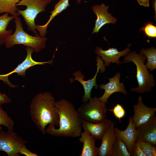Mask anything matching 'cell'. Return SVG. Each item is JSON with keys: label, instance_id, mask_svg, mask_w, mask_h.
Returning a JSON list of instances; mask_svg holds the SVG:
<instances>
[{"label": "cell", "instance_id": "cell-1", "mask_svg": "<svg viewBox=\"0 0 156 156\" xmlns=\"http://www.w3.org/2000/svg\"><path fill=\"white\" fill-rule=\"evenodd\" d=\"M55 98L49 92L38 93L30 104L29 112L33 123L44 134L49 126H59V117Z\"/></svg>", "mask_w": 156, "mask_h": 156}, {"label": "cell", "instance_id": "cell-2", "mask_svg": "<svg viewBox=\"0 0 156 156\" xmlns=\"http://www.w3.org/2000/svg\"><path fill=\"white\" fill-rule=\"evenodd\" d=\"M59 117V126H48L46 133L56 137L75 138L80 135L82 120L74 105L70 101L62 99L55 101Z\"/></svg>", "mask_w": 156, "mask_h": 156}, {"label": "cell", "instance_id": "cell-3", "mask_svg": "<svg viewBox=\"0 0 156 156\" xmlns=\"http://www.w3.org/2000/svg\"><path fill=\"white\" fill-rule=\"evenodd\" d=\"M16 29L14 32L4 40L5 47L9 48L16 44H23L33 48L37 53L45 48L47 38L38 34L30 35L24 30L20 18L18 16L14 18Z\"/></svg>", "mask_w": 156, "mask_h": 156}, {"label": "cell", "instance_id": "cell-4", "mask_svg": "<svg viewBox=\"0 0 156 156\" xmlns=\"http://www.w3.org/2000/svg\"><path fill=\"white\" fill-rule=\"evenodd\" d=\"M146 60L145 56L140 53L138 54L135 51L129 52L125 56L122 63L133 62L136 66L137 80L138 86L131 89L133 92L144 93L151 92L155 86L154 75L149 73L148 68L144 64Z\"/></svg>", "mask_w": 156, "mask_h": 156}, {"label": "cell", "instance_id": "cell-5", "mask_svg": "<svg viewBox=\"0 0 156 156\" xmlns=\"http://www.w3.org/2000/svg\"><path fill=\"white\" fill-rule=\"evenodd\" d=\"M82 120L93 123L101 122L107 118L106 103L96 97L91 98L77 110Z\"/></svg>", "mask_w": 156, "mask_h": 156}, {"label": "cell", "instance_id": "cell-6", "mask_svg": "<svg viewBox=\"0 0 156 156\" xmlns=\"http://www.w3.org/2000/svg\"><path fill=\"white\" fill-rule=\"evenodd\" d=\"M51 1V0H21L17 4V6H26L24 10H18L17 13L23 16L27 29L36 35L38 34L35 29V19L39 13L45 11V7Z\"/></svg>", "mask_w": 156, "mask_h": 156}, {"label": "cell", "instance_id": "cell-7", "mask_svg": "<svg viewBox=\"0 0 156 156\" xmlns=\"http://www.w3.org/2000/svg\"><path fill=\"white\" fill-rule=\"evenodd\" d=\"M28 142L13 131H0V151L8 156H20L19 150Z\"/></svg>", "mask_w": 156, "mask_h": 156}, {"label": "cell", "instance_id": "cell-8", "mask_svg": "<svg viewBox=\"0 0 156 156\" xmlns=\"http://www.w3.org/2000/svg\"><path fill=\"white\" fill-rule=\"evenodd\" d=\"M27 55L25 59L11 72L4 75H0V80L4 81L11 88H15L17 86L12 84L9 81L8 77L14 73H16L18 75L25 77L26 70L29 68L36 65H44L45 64H52L53 60L45 62H39L34 61L32 57V54L34 50L31 47H27L26 49Z\"/></svg>", "mask_w": 156, "mask_h": 156}, {"label": "cell", "instance_id": "cell-9", "mask_svg": "<svg viewBox=\"0 0 156 156\" xmlns=\"http://www.w3.org/2000/svg\"><path fill=\"white\" fill-rule=\"evenodd\" d=\"M96 61H97V71L95 75L92 78L87 81H84L83 79L85 78L84 75L82 74L81 71L79 70L73 73L75 79H72L71 78L70 80L71 83L74 81L77 80L82 85L84 90V94L82 99L83 103L88 102L91 98V90L93 87L94 86L96 89L98 87L96 83V79L99 70H100L101 73L104 72L105 70V66L104 65L103 60L98 55L97 57Z\"/></svg>", "mask_w": 156, "mask_h": 156}, {"label": "cell", "instance_id": "cell-10", "mask_svg": "<svg viewBox=\"0 0 156 156\" xmlns=\"http://www.w3.org/2000/svg\"><path fill=\"white\" fill-rule=\"evenodd\" d=\"M156 108L146 106L143 103L142 96L138 98V103L133 105L134 114L131 119L136 128L144 124L155 116Z\"/></svg>", "mask_w": 156, "mask_h": 156}, {"label": "cell", "instance_id": "cell-11", "mask_svg": "<svg viewBox=\"0 0 156 156\" xmlns=\"http://www.w3.org/2000/svg\"><path fill=\"white\" fill-rule=\"evenodd\" d=\"M114 131L116 136L120 138L125 143L130 156H133L137 140V131L131 117H129V124L125 130L121 131L115 127Z\"/></svg>", "mask_w": 156, "mask_h": 156}, {"label": "cell", "instance_id": "cell-12", "mask_svg": "<svg viewBox=\"0 0 156 156\" xmlns=\"http://www.w3.org/2000/svg\"><path fill=\"white\" fill-rule=\"evenodd\" d=\"M109 8V6H106L103 3L92 7V10L97 16L92 34L98 32L101 28L105 25L108 23L114 24L117 22V19L112 16V14L108 12Z\"/></svg>", "mask_w": 156, "mask_h": 156}, {"label": "cell", "instance_id": "cell-13", "mask_svg": "<svg viewBox=\"0 0 156 156\" xmlns=\"http://www.w3.org/2000/svg\"><path fill=\"white\" fill-rule=\"evenodd\" d=\"M136 128L137 140L156 145V117L155 116L146 122Z\"/></svg>", "mask_w": 156, "mask_h": 156}, {"label": "cell", "instance_id": "cell-14", "mask_svg": "<svg viewBox=\"0 0 156 156\" xmlns=\"http://www.w3.org/2000/svg\"><path fill=\"white\" fill-rule=\"evenodd\" d=\"M120 73L118 72L112 78H109V82L106 84H102L99 86L101 89L105 90L103 95L99 98L100 101L107 103L109 97L115 92H121L125 95L127 94L124 84L120 82Z\"/></svg>", "mask_w": 156, "mask_h": 156}, {"label": "cell", "instance_id": "cell-15", "mask_svg": "<svg viewBox=\"0 0 156 156\" xmlns=\"http://www.w3.org/2000/svg\"><path fill=\"white\" fill-rule=\"evenodd\" d=\"M131 45L129 44L127 47L121 51H119L116 48H109L107 50H103L99 47H97L95 53L99 56H101L102 60H104L105 66L108 67L111 62L115 63L118 65H120L122 62L119 60V58L122 56H125L129 52L130 49H129Z\"/></svg>", "mask_w": 156, "mask_h": 156}, {"label": "cell", "instance_id": "cell-16", "mask_svg": "<svg viewBox=\"0 0 156 156\" xmlns=\"http://www.w3.org/2000/svg\"><path fill=\"white\" fill-rule=\"evenodd\" d=\"M113 122L107 118L98 123L82 120V127L95 139L100 140Z\"/></svg>", "mask_w": 156, "mask_h": 156}, {"label": "cell", "instance_id": "cell-17", "mask_svg": "<svg viewBox=\"0 0 156 156\" xmlns=\"http://www.w3.org/2000/svg\"><path fill=\"white\" fill-rule=\"evenodd\" d=\"M114 125V122L101 138V144L97 148L98 155L112 156V147L116 138Z\"/></svg>", "mask_w": 156, "mask_h": 156}, {"label": "cell", "instance_id": "cell-18", "mask_svg": "<svg viewBox=\"0 0 156 156\" xmlns=\"http://www.w3.org/2000/svg\"><path fill=\"white\" fill-rule=\"evenodd\" d=\"M81 132L79 140L83 146L80 156H97L98 147L96 146L95 138L85 129Z\"/></svg>", "mask_w": 156, "mask_h": 156}, {"label": "cell", "instance_id": "cell-19", "mask_svg": "<svg viewBox=\"0 0 156 156\" xmlns=\"http://www.w3.org/2000/svg\"><path fill=\"white\" fill-rule=\"evenodd\" d=\"M69 1V0H59L55 4L53 11L50 12L51 14L47 22L43 25H36L35 29L39 31L40 36H45L47 32V28L50 23L55 16L70 5Z\"/></svg>", "mask_w": 156, "mask_h": 156}, {"label": "cell", "instance_id": "cell-20", "mask_svg": "<svg viewBox=\"0 0 156 156\" xmlns=\"http://www.w3.org/2000/svg\"><path fill=\"white\" fill-rule=\"evenodd\" d=\"M21 0H0V14L8 13L15 17L18 16L17 4Z\"/></svg>", "mask_w": 156, "mask_h": 156}, {"label": "cell", "instance_id": "cell-21", "mask_svg": "<svg viewBox=\"0 0 156 156\" xmlns=\"http://www.w3.org/2000/svg\"><path fill=\"white\" fill-rule=\"evenodd\" d=\"M14 16H9V13H5L0 15V41L4 40L11 34L13 31L12 29L7 30L10 21L14 19Z\"/></svg>", "mask_w": 156, "mask_h": 156}, {"label": "cell", "instance_id": "cell-22", "mask_svg": "<svg viewBox=\"0 0 156 156\" xmlns=\"http://www.w3.org/2000/svg\"><path fill=\"white\" fill-rule=\"evenodd\" d=\"M142 54L144 55L147 59V63L145 64L149 69V72L153 71L156 68V49L153 47L142 48L140 51Z\"/></svg>", "mask_w": 156, "mask_h": 156}, {"label": "cell", "instance_id": "cell-23", "mask_svg": "<svg viewBox=\"0 0 156 156\" xmlns=\"http://www.w3.org/2000/svg\"><path fill=\"white\" fill-rule=\"evenodd\" d=\"M112 156H130L125 143L116 136L112 147Z\"/></svg>", "mask_w": 156, "mask_h": 156}, {"label": "cell", "instance_id": "cell-24", "mask_svg": "<svg viewBox=\"0 0 156 156\" xmlns=\"http://www.w3.org/2000/svg\"><path fill=\"white\" fill-rule=\"evenodd\" d=\"M0 125L6 127L9 131H13L14 122L0 105Z\"/></svg>", "mask_w": 156, "mask_h": 156}, {"label": "cell", "instance_id": "cell-25", "mask_svg": "<svg viewBox=\"0 0 156 156\" xmlns=\"http://www.w3.org/2000/svg\"><path fill=\"white\" fill-rule=\"evenodd\" d=\"M138 140L141 149L145 156H156V146L152 145L143 141Z\"/></svg>", "mask_w": 156, "mask_h": 156}, {"label": "cell", "instance_id": "cell-26", "mask_svg": "<svg viewBox=\"0 0 156 156\" xmlns=\"http://www.w3.org/2000/svg\"><path fill=\"white\" fill-rule=\"evenodd\" d=\"M148 38L156 37V27L151 22L147 23L141 29Z\"/></svg>", "mask_w": 156, "mask_h": 156}, {"label": "cell", "instance_id": "cell-27", "mask_svg": "<svg viewBox=\"0 0 156 156\" xmlns=\"http://www.w3.org/2000/svg\"><path fill=\"white\" fill-rule=\"evenodd\" d=\"M109 110L112 112L115 116L121 121V119L125 115V111L123 107L119 104H117L112 109Z\"/></svg>", "mask_w": 156, "mask_h": 156}, {"label": "cell", "instance_id": "cell-28", "mask_svg": "<svg viewBox=\"0 0 156 156\" xmlns=\"http://www.w3.org/2000/svg\"><path fill=\"white\" fill-rule=\"evenodd\" d=\"M133 156H145L141 149L139 142L138 140H136L135 144Z\"/></svg>", "mask_w": 156, "mask_h": 156}, {"label": "cell", "instance_id": "cell-29", "mask_svg": "<svg viewBox=\"0 0 156 156\" xmlns=\"http://www.w3.org/2000/svg\"><path fill=\"white\" fill-rule=\"evenodd\" d=\"M19 153L20 155H24L26 156H38V155L34 153L31 152L28 149L25 144L22 146L20 149Z\"/></svg>", "mask_w": 156, "mask_h": 156}, {"label": "cell", "instance_id": "cell-30", "mask_svg": "<svg viewBox=\"0 0 156 156\" xmlns=\"http://www.w3.org/2000/svg\"><path fill=\"white\" fill-rule=\"evenodd\" d=\"M11 102V99L6 94L2 93L0 92V105L10 103Z\"/></svg>", "mask_w": 156, "mask_h": 156}, {"label": "cell", "instance_id": "cell-31", "mask_svg": "<svg viewBox=\"0 0 156 156\" xmlns=\"http://www.w3.org/2000/svg\"><path fill=\"white\" fill-rule=\"evenodd\" d=\"M140 5L148 7L149 6V0H137Z\"/></svg>", "mask_w": 156, "mask_h": 156}, {"label": "cell", "instance_id": "cell-32", "mask_svg": "<svg viewBox=\"0 0 156 156\" xmlns=\"http://www.w3.org/2000/svg\"><path fill=\"white\" fill-rule=\"evenodd\" d=\"M152 6L155 11V18L156 15V0H152Z\"/></svg>", "mask_w": 156, "mask_h": 156}, {"label": "cell", "instance_id": "cell-33", "mask_svg": "<svg viewBox=\"0 0 156 156\" xmlns=\"http://www.w3.org/2000/svg\"><path fill=\"white\" fill-rule=\"evenodd\" d=\"M3 43H4V40L0 41V45L2 44Z\"/></svg>", "mask_w": 156, "mask_h": 156}, {"label": "cell", "instance_id": "cell-34", "mask_svg": "<svg viewBox=\"0 0 156 156\" xmlns=\"http://www.w3.org/2000/svg\"><path fill=\"white\" fill-rule=\"evenodd\" d=\"M81 0H77V3L79 4L81 2Z\"/></svg>", "mask_w": 156, "mask_h": 156}, {"label": "cell", "instance_id": "cell-35", "mask_svg": "<svg viewBox=\"0 0 156 156\" xmlns=\"http://www.w3.org/2000/svg\"><path fill=\"white\" fill-rule=\"evenodd\" d=\"M2 130V127L1 125H0V131Z\"/></svg>", "mask_w": 156, "mask_h": 156}, {"label": "cell", "instance_id": "cell-36", "mask_svg": "<svg viewBox=\"0 0 156 156\" xmlns=\"http://www.w3.org/2000/svg\"><path fill=\"white\" fill-rule=\"evenodd\" d=\"M51 0L52 1H53V0Z\"/></svg>", "mask_w": 156, "mask_h": 156}]
</instances>
